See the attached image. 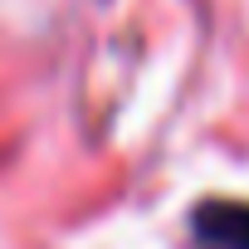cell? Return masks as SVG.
I'll return each instance as SVG.
<instances>
[{
	"instance_id": "cell-1",
	"label": "cell",
	"mask_w": 249,
	"mask_h": 249,
	"mask_svg": "<svg viewBox=\"0 0 249 249\" xmlns=\"http://www.w3.org/2000/svg\"><path fill=\"white\" fill-rule=\"evenodd\" d=\"M200 249H249V205L244 200H205L191 215Z\"/></svg>"
}]
</instances>
